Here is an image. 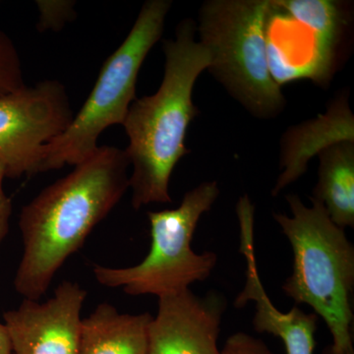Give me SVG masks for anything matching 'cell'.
I'll return each mask as SVG.
<instances>
[{
    "label": "cell",
    "mask_w": 354,
    "mask_h": 354,
    "mask_svg": "<svg viewBox=\"0 0 354 354\" xmlns=\"http://www.w3.org/2000/svg\"><path fill=\"white\" fill-rule=\"evenodd\" d=\"M0 354H13L10 337L4 323H0Z\"/></svg>",
    "instance_id": "obj_19"
},
{
    "label": "cell",
    "mask_w": 354,
    "mask_h": 354,
    "mask_svg": "<svg viewBox=\"0 0 354 354\" xmlns=\"http://www.w3.org/2000/svg\"><path fill=\"white\" fill-rule=\"evenodd\" d=\"M86 297L78 283L64 281L46 301L25 298L6 312L13 354H78Z\"/></svg>",
    "instance_id": "obj_8"
},
{
    "label": "cell",
    "mask_w": 354,
    "mask_h": 354,
    "mask_svg": "<svg viewBox=\"0 0 354 354\" xmlns=\"http://www.w3.org/2000/svg\"><path fill=\"white\" fill-rule=\"evenodd\" d=\"M149 313H120L101 304L82 320L78 354H148Z\"/></svg>",
    "instance_id": "obj_12"
},
{
    "label": "cell",
    "mask_w": 354,
    "mask_h": 354,
    "mask_svg": "<svg viewBox=\"0 0 354 354\" xmlns=\"http://www.w3.org/2000/svg\"><path fill=\"white\" fill-rule=\"evenodd\" d=\"M129 167L124 150L99 147L23 207V254L14 279L23 297L39 300L65 261L120 203L129 188Z\"/></svg>",
    "instance_id": "obj_1"
},
{
    "label": "cell",
    "mask_w": 354,
    "mask_h": 354,
    "mask_svg": "<svg viewBox=\"0 0 354 354\" xmlns=\"http://www.w3.org/2000/svg\"><path fill=\"white\" fill-rule=\"evenodd\" d=\"M279 6L316 38L328 68L335 73L351 29V6L335 0H277Z\"/></svg>",
    "instance_id": "obj_14"
},
{
    "label": "cell",
    "mask_w": 354,
    "mask_h": 354,
    "mask_svg": "<svg viewBox=\"0 0 354 354\" xmlns=\"http://www.w3.org/2000/svg\"><path fill=\"white\" fill-rule=\"evenodd\" d=\"M73 116L59 81H41L0 95V160L6 177L39 174L44 146L64 132Z\"/></svg>",
    "instance_id": "obj_7"
},
{
    "label": "cell",
    "mask_w": 354,
    "mask_h": 354,
    "mask_svg": "<svg viewBox=\"0 0 354 354\" xmlns=\"http://www.w3.org/2000/svg\"><path fill=\"white\" fill-rule=\"evenodd\" d=\"M6 177V169L0 160V245L9 232V221L12 214V202L3 189V180Z\"/></svg>",
    "instance_id": "obj_18"
},
{
    "label": "cell",
    "mask_w": 354,
    "mask_h": 354,
    "mask_svg": "<svg viewBox=\"0 0 354 354\" xmlns=\"http://www.w3.org/2000/svg\"><path fill=\"white\" fill-rule=\"evenodd\" d=\"M169 0H149L140 10L127 39L104 62L92 92L71 123L59 136L44 146L39 172L80 164L99 148L104 130L123 124L136 100L137 78L142 64L162 38Z\"/></svg>",
    "instance_id": "obj_4"
},
{
    "label": "cell",
    "mask_w": 354,
    "mask_h": 354,
    "mask_svg": "<svg viewBox=\"0 0 354 354\" xmlns=\"http://www.w3.org/2000/svg\"><path fill=\"white\" fill-rule=\"evenodd\" d=\"M236 214L241 227V252L246 260V281L243 290L235 298L234 306L242 308L248 302H253L254 329L279 337L285 344L286 354H314L318 316L305 313L297 306H293L288 313L279 311L261 281L254 246L255 208L248 195L239 199Z\"/></svg>",
    "instance_id": "obj_10"
},
{
    "label": "cell",
    "mask_w": 354,
    "mask_h": 354,
    "mask_svg": "<svg viewBox=\"0 0 354 354\" xmlns=\"http://www.w3.org/2000/svg\"><path fill=\"white\" fill-rule=\"evenodd\" d=\"M197 24L181 21L174 39L164 41L165 75L155 94L135 100L123 127L129 139L125 153L132 174V206L171 203L169 181L174 167L189 151L188 127L199 113L193 104L198 77L211 65L209 51L196 39Z\"/></svg>",
    "instance_id": "obj_2"
},
{
    "label": "cell",
    "mask_w": 354,
    "mask_h": 354,
    "mask_svg": "<svg viewBox=\"0 0 354 354\" xmlns=\"http://www.w3.org/2000/svg\"><path fill=\"white\" fill-rule=\"evenodd\" d=\"M39 11V31H59L69 21L73 20L75 2L68 0H39L36 2Z\"/></svg>",
    "instance_id": "obj_16"
},
{
    "label": "cell",
    "mask_w": 354,
    "mask_h": 354,
    "mask_svg": "<svg viewBox=\"0 0 354 354\" xmlns=\"http://www.w3.org/2000/svg\"><path fill=\"white\" fill-rule=\"evenodd\" d=\"M342 141H354L353 115L348 97L342 95L333 102L325 115L286 131L281 164L283 171L272 191V196H277L306 171L310 158Z\"/></svg>",
    "instance_id": "obj_11"
},
{
    "label": "cell",
    "mask_w": 354,
    "mask_h": 354,
    "mask_svg": "<svg viewBox=\"0 0 354 354\" xmlns=\"http://www.w3.org/2000/svg\"><path fill=\"white\" fill-rule=\"evenodd\" d=\"M221 354H274L262 339L246 333L239 332L230 335L225 342Z\"/></svg>",
    "instance_id": "obj_17"
},
{
    "label": "cell",
    "mask_w": 354,
    "mask_h": 354,
    "mask_svg": "<svg viewBox=\"0 0 354 354\" xmlns=\"http://www.w3.org/2000/svg\"><path fill=\"white\" fill-rule=\"evenodd\" d=\"M26 87L19 53L11 39L0 31V95Z\"/></svg>",
    "instance_id": "obj_15"
},
{
    "label": "cell",
    "mask_w": 354,
    "mask_h": 354,
    "mask_svg": "<svg viewBox=\"0 0 354 354\" xmlns=\"http://www.w3.org/2000/svg\"><path fill=\"white\" fill-rule=\"evenodd\" d=\"M225 298L216 291L204 297L186 290L158 297L157 315L148 330V354H221Z\"/></svg>",
    "instance_id": "obj_9"
},
{
    "label": "cell",
    "mask_w": 354,
    "mask_h": 354,
    "mask_svg": "<svg viewBox=\"0 0 354 354\" xmlns=\"http://www.w3.org/2000/svg\"><path fill=\"white\" fill-rule=\"evenodd\" d=\"M318 155V183L311 199L323 205L337 227H353L354 141L337 142Z\"/></svg>",
    "instance_id": "obj_13"
},
{
    "label": "cell",
    "mask_w": 354,
    "mask_h": 354,
    "mask_svg": "<svg viewBox=\"0 0 354 354\" xmlns=\"http://www.w3.org/2000/svg\"><path fill=\"white\" fill-rule=\"evenodd\" d=\"M220 195L216 181L203 183L184 195L176 209L149 212L151 247L142 262L127 268L95 265L93 274L100 285L120 288L132 297H160L189 290L204 281L215 269L218 256L198 254L191 246L198 223Z\"/></svg>",
    "instance_id": "obj_6"
},
{
    "label": "cell",
    "mask_w": 354,
    "mask_h": 354,
    "mask_svg": "<svg viewBox=\"0 0 354 354\" xmlns=\"http://www.w3.org/2000/svg\"><path fill=\"white\" fill-rule=\"evenodd\" d=\"M270 0H209L199 12V41L211 55L209 71L258 118L285 108L268 64L266 27Z\"/></svg>",
    "instance_id": "obj_5"
},
{
    "label": "cell",
    "mask_w": 354,
    "mask_h": 354,
    "mask_svg": "<svg viewBox=\"0 0 354 354\" xmlns=\"http://www.w3.org/2000/svg\"><path fill=\"white\" fill-rule=\"evenodd\" d=\"M291 216L274 214L293 253L291 274L283 283L286 297L306 304L329 328L327 354H354V247L320 202L306 206L295 194L286 196Z\"/></svg>",
    "instance_id": "obj_3"
}]
</instances>
